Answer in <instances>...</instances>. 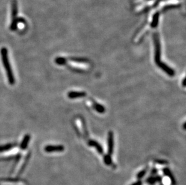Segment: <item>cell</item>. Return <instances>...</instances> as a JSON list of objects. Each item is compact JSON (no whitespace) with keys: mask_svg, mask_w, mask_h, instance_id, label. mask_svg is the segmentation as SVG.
<instances>
[{"mask_svg":"<svg viewBox=\"0 0 186 185\" xmlns=\"http://www.w3.org/2000/svg\"><path fill=\"white\" fill-rule=\"evenodd\" d=\"M0 54H1V57L2 62V64L5 68L8 81L10 85L13 86L15 83V79L9 59L8 51L7 48L5 47L1 48L0 50Z\"/></svg>","mask_w":186,"mask_h":185,"instance_id":"obj_1","label":"cell"},{"mask_svg":"<svg viewBox=\"0 0 186 185\" xmlns=\"http://www.w3.org/2000/svg\"><path fill=\"white\" fill-rule=\"evenodd\" d=\"M11 16H12V22L10 27L11 31H15L16 30L18 24V6L17 0H12V6H11Z\"/></svg>","mask_w":186,"mask_h":185,"instance_id":"obj_2","label":"cell"},{"mask_svg":"<svg viewBox=\"0 0 186 185\" xmlns=\"http://www.w3.org/2000/svg\"><path fill=\"white\" fill-rule=\"evenodd\" d=\"M154 42L155 45V62L157 65L159 64L160 61V56H161V45L160 38L158 33H155L154 34Z\"/></svg>","mask_w":186,"mask_h":185,"instance_id":"obj_3","label":"cell"},{"mask_svg":"<svg viewBox=\"0 0 186 185\" xmlns=\"http://www.w3.org/2000/svg\"><path fill=\"white\" fill-rule=\"evenodd\" d=\"M64 150V147L62 145H48L45 147L44 150L47 153H53V152H62Z\"/></svg>","mask_w":186,"mask_h":185,"instance_id":"obj_4","label":"cell"},{"mask_svg":"<svg viewBox=\"0 0 186 185\" xmlns=\"http://www.w3.org/2000/svg\"><path fill=\"white\" fill-rule=\"evenodd\" d=\"M157 66L161 69H162L164 72H166L169 76H174L175 75V70L173 69H172L171 67H170L169 66L166 64L164 62H161L159 64H157Z\"/></svg>","mask_w":186,"mask_h":185,"instance_id":"obj_5","label":"cell"},{"mask_svg":"<svg viewBox=\"0 0 186 185\" xmlns=\"http://www.w3.org/2000/svg\"><path fill=\"white\" fill-rule=\"evenodd\" d=\"M107 146H108V153L107 154L112 155L113 153V149H114L113 133L112 131L109 132L108 133Z\"/></svg>","mask_w":186,"mask_h":185,"instance_id":"obj_6","label":"cell"},{"mask_svg":"<svg viewBox=\"0 0 186 185\" xmlns=\"http://www.w3.org/2000/svg\"><path fill=\"white\" fill-rule=\"evenodd\" d=\"M86 96V93L84 92H69L67 94V96L69 99H77Z\"/></svg>","mask_w":186,"mask_h":185,"instance_id":"obj_7","label":"cell"},{"mask_svg":"<svg viewBox=\"0 0 186 185\" xmlns=\"http://www.w3.org/2000/svg\"><path fill=\"white\" fill-rule=\"evenodd\" d=\"M88 144L89 146L95 147L97 152L99 153V154H103L104 150H103V148L102 147V146L96 141L95 140H89L88 142Z\"/></svg>","mask_w":186,"mask_h":185,"instance_id":"obj_8","label":"cell"},{"mask_svg":"<svg viewBox=\"0 0 186 185\" xmlns=\"http://www.w3.org/2000/svg\"><path fill=\"white\" fill-rule=\"evenodd\" d=\"M30 135L29 134H26L24 136V137L22 140V141L21 143V145H20L21 149L25 150L27 147L28 144L30 142Z\"/></svg>","mask_w":186,"mask_h":185,"instance_id":"obj_9","label":"cell"},{"mask_svg":"<svg viewBox=\"0 0 186 185\" xmlns=\"http://www.w3.org/2000/svg\"><path fill=\"white\" fill-rule=\"evenodd\" d=\"M163 173L165 175V176L167 177L168 178L170 179V180H171V182L173 185H175V178L174 177V176L172 175V172L170 171V170L168 168H164L163 169Z\"/></svg>","mask_w":186,"mask_h":185,"instance_id":"obj_10","label":"cell"},{"mask_svg":"<svg viewBox=\"0 0 186 185\" xmlns=\"http://www.w3.org/2000/svg\"><path fill=\"white\" fill-rule=\"evenodd\" d=\"M161 180V177L159 176H155V177H150L147 180L146 182L150 183V185H154V183H155L156 182H160Z\"/></svg>","mask_w":186,"mask_h":185,"instance_id":"obj_11","label":"cell"},{"mask_svg":"<svg viewBox=\"0 0 186 185\" xmlns=\"http://www.w3.org/2000/svg\"><path fill=\"white\" fill-rule=\"evenodd\" d=\"M93 107L95 109V110L99 113H104L105 111V108L101 104H99V103H94L93 105Z\"/></svg>","mask_w":186,"mask_h":185,"instance_id":"obj_12","label":"cell"},{"mask_svg":"<svg viewBox=\"0 0 186 185\" xmlns=\"http://www.w3.org/2000/svg\"><path fill=\"white\" fill-rule=\"evenodd\" d=\"M67 62L66 59L61 57H58L55 59V62L58 65H64Z\"/></svg>","mask_w":186,"mask_h":185,"instance_id":"obj_13","label":"cell"},{"mask_svg":"<svg viewBox=\"0 0 186 185\" xmlns=\"http://www.w3.org/2000/svg\"><path fill=\"white\" fill-rule=\"evenodd\" d=\"M104 162L107 165H110L112 163V159L111 155L110 154H105L104 156Z\"/></svg>","mask_w":186,"mask_h":185,"instance_id":"obj_14","label":"cell"},{"mask_svg":"<svg viewBox=\"0 0 186 185\" xmlns=\"http://www.w3.org/2000/svg\"><path fill=\"white\" fill-rule=\"evenodd\" d=\"M158 19H159V13H157L154 16L153 22L151 23V27L153 28H155L157 26L158 23Z\"/></svg>","mask_w":186,"mask_h":185,"instance_id":"obj_15","label":"cell"},{"mask_svg":"<svg viewBox=\"0 0 186 185\" xmlns=\"http://www.w3.org/2000/svg\"><path fill=\"white\" fill-rule=\"evenodd\" d=\"M14 147L13 144H7L3 146H0V152H3L5 151H7L10 150L12 148H13Z\"/></svg>","mask_w":186,"mask_h":185,"instance_id":"obj_16","label":"cell"},{"mask_svg":"<svg viewBox=\"0 0 186 185\" xmlns=\"http://www.w3.org/2000/svg\"><path fill=\"white\" fill-rule=\"evenodd\" d=\"M147 170L146 169H144V170H142V171H140L137 174V178L138 179H142L147 173Z\"/></svg>","mask_w":186,"mask_h":185,"instance_id":"obj_17","label":"cell"},{"mask_svg":"<svg viewBox=\"0 0 186 185\" xmlns=\"http://www.w3.org/2000/svg\"><path fill=\"white\" fill-rule=\"evenodd\" d=\"M161 181L164 185H170L172 183L171 180H170L169 178H168L167 177L165 176L164 177H163V179H161Z\"/></svg>","mask_w":186,"mask_h":185,"instance_id":"obj_18","label":"cell"},{"mask_svg":"<svg viewBox=\"0 0 186 185\" xmlns=\"http://www.w3.org/2000/svg\"><path fill=\"white\" fill-rule=\"evenodd\" d=\"M69 60H71L72 62H88L87 60L81 58H71Z\"/></svg>","mask_w":186,"mask_h":185,"instance_id":"obj_19","label":"cell"},{"mask_svg":"<svg viewBox=\"0 0 186 185\" xmlns=\"http://www.w3.org/2000/svg\"><path fill=\"white\" fill-rule=\"evenodd\" d=\"M156 163L160 165H164V164L167 163V162L164 160H156Z\"/></svg>","mask_w":186,"mask_h":185,"instance_id":"obj_20","label":"cell"},{"mask_svg":"<svg viewBox=\"0 0 186 185\" xmlns=\"http://www.w3.org/2000/svg\"><path fill=\"white\" fill-rule=\"evenodd\" d=\"M143 185V183H142V182L141 181V180H138V181H137L136 182H135V183H133L132 185Z\"/></svg>","mask_w":186,"mask_h":185,"instance_id":"obj_21","label":"cell"},{"mask_svg":"<svg viewBox=\"0 0 186 185\" xmlns=\"http://www.w3.org/2000/svg\"><path fill=\"white\" fill-rule=\"evenodd\" d=\"M186 77H184L183 78V82H182V84H183V87H186Z\"/></svg>","mask_w":186,"mask_h":185,"instance_id":"obj_22","label":"cell"},{"mask_svg":"<svg viewBox=\"0 0 186 185\" xmlns=\"http://www.w3.org/2000/svg\"><path fill=\"white\" fill-rule=\"evenodd\" d=\"M186 122H184V125H183V127H184V129H186Z\"/></svg>","mask_w":186,"mask_h":185,"instance_id":"obj_23","label":"cell"}]
</instances>
